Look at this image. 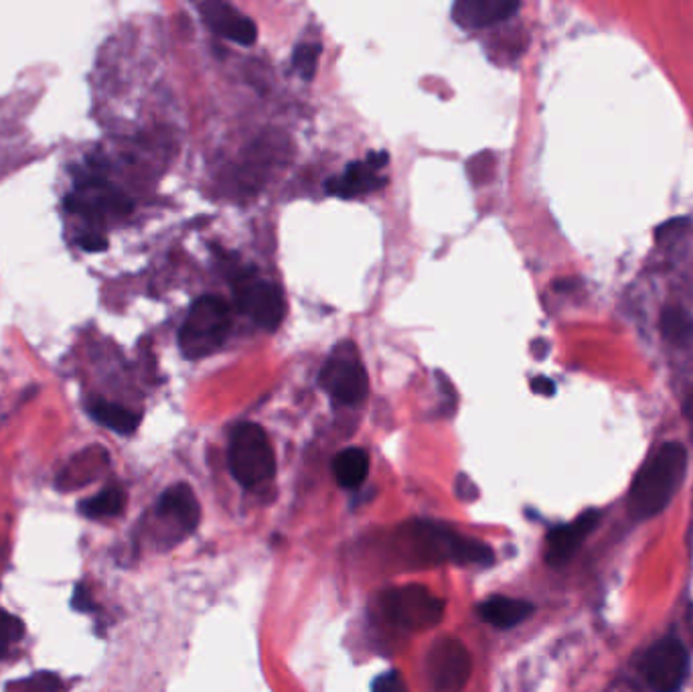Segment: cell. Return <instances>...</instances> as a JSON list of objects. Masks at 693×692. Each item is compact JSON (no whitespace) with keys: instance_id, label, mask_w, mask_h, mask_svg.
<instances>
[{"instance_id":"cell-27","label":"cell","mask_w":693,"mask_h":692,"mask_svg":"<svg viewBox=\"0 0 693 692\" xmlns=\"http://www.w3.org/2000/svg\"><path fill=\"white\" fill-rule=\"evenodd\" d=\"M366 163H368L371 169L378 171V169H383V167L390 163V155H387L385 151H382V153H369Z\"/></svg>"},{"instance_id":"cell-4","label":"cell","mask_w":693,"mask_h":692,"mask_svg":"<svg viewBox=\"0 0 693 692\" xmlns=\"http://www.w3.org/2000/svg\"><path fill=\"white\" fill-rule=\"evenodd\" d=\"M416 542L426 559L451 561L456 564H491L495 554L485 542L456 534L434 522H420L414 526Z\"/></svg>"},{"instance_id":"cell-9","label":"cell","mask_w":693,"mask_h":692,"mask_svg":"<svg viewBox=\"0 0 693 692\" xmlns=\"http://www.w3.org/2000/svg\"><path fill=\"white\" fill-rule=\"evenodd\" d=\"M238 305L266 332H276L284 319V297L268 281H243L238 285Z\"/></svg>"},{"instance_id":"cell-17","label":"cell","mask_w":693,"mask_h":692,"mask_svg":"<svg viewBox=\"0 0 693 692\" xmlns=\"http://www.w3.org/2000/svg\"><path fill=\"white\" fill-rule=\"evenodd\" d=\"M89 415L92 419L98 420L101 427L118 434H132L141 425V417L136 413H132L130 408H124L120 404L106 403V401H96L92 404Z\"/></svg>"},{"instance_id":"cell-7","label":"cell","mask_w":693,"mask_h":692,"mask_svg":"<svg viewBox=\"0 0 693 692\" xmlns=\"http://www.w3.org/2000/svg\"><path fill=\"white\" fill-rule=\"evenodd\" d=\"M319 382L331 394V398L339 404L359 406L368 398V372L355 354L345 351L331 356L321 370Z\"/></svg>"},{"instance_id":"cell-12","label":"cell","mask_w":693,"mask_h":692,"mask_svg":"<svg viewBox=\"0 0 693 692\" xmlns=\"http://www.w3.org/2000/svg\"><path fill=\"white\" fill-rule=\"evenodd\" d=\"M598 524V512L590 510L582 514L581 518L553 528L546 538V561L550 564H564L572 559L586 536L593 533Z\"/></svg>"},{"instance_id":"cell-2","label":"cell","mask_w":693,"mask_h":692,"mask_svg":"<svg viewBox=\"0 0 693 692\" xmlns=\"http://www.w3.org/2000/svg\"><path fill=\"white\" fill-rule=\"evenodd\" d=\"M231 332V307L217 295H203L191 305L179 330L184 358L201 360L224 346Z\"/></svg>"},{"instance_id":"cell-24","label":"cell","mask_w":693,"mask_h":692,"mask_svg":"<svg viewBox=\"0 0 693 692\" xmlns=\"http://www.w3.org/2000/svg\"><path fill=\"white\" fill-rule=\"evenodd\" d=\"M77 244L85 252H104L108 248V240L99 234H85L77 240Z\"/></svg>"},{"instance_id":"cell-16","label":"cell","mask_w":693,"mask_h":692,"mask_svg":"<svg viewBox=\"0 0 693 692\" xmlns=\"http://www.w3.org/2000/svg\"><path fill=\"white\" fill-rule=\"evenodd\" d=\"M333 474L345 490L359 488L369 476V455L366 449H343L333 460Z\"/></svg>"},{"instance_id":"cell-23","label":"cell","mask_w":693,"mask_h":692,"mask_svg":"<svg viewBox=\"0 0 693 692\" xmlns=\"http://www.w3.org/2000/svg\"><path fill=\"white\" fill-rule=\"evenodd\" d=\"M371 692H408V687H406V680L402 678V675L392 670L373 682V691Z\"/></svg>"},{"instance_id":"cell-28","label":"cell","mask_w":693,"mask_h":692,"mask_svg":"<svg viewBox=\"0 0 693 692\" xmlns=\"http://www.w3.org/2000/svg\"><path fill=\"white\" fill-rule=\"evenodd\" d=\"M683 415H685V419L690 422V429H692L693 434V392L690 394V398L685 401V404H683Z\"/></svg>"},{"instance_id":"cell-6","label":"cell","mask_w":693,"mask_h":692,"mask_svg":"<svg viewBox=\"0 0 693 692\" xmlns=\"http://www.w3.org/2000/svg\"><path fill=\"white\" fill-rule=\"evenodd\" d=\"M428 672L437 692H463L473 672L470 652L461 640L442 637L428 652Z\"/></svg>"},{"instance_id":"cell-10","label":"cell","mask_w":693,"mask_h":692,"mask_svg":"<svg viewBox=\"0 0 693 692\" xmlns=\"http://www.w3.org/2000/svg\"><path fill=\"white\" fill-rule=\"evenodd\" d=\"M203 21L210 25V29L215 31L217 35L226 37L229 41H236L243 47H250L258 39V27H255L252 19H246L240 11H236L231 4L212 0V2H203L199 7Z\"/></svg>"},{"instance_id":"cell-3","label":"cell","mask_w":693,"mask_h":692,"mask_svg":"<svg viewBox=\"0 0 693 692\" xmlns=\"http://www.w3.org/2000/svg\"><path fill=\"white\" fill-rule=\"evenodd\" d=\"M229 469L246 488L270 481L276 474V455L266 431L255 422H241L229 441Z\"/></svg>"},{"instance_id":"cell-21","label":"cell","mask_w":693,"mask_h":692,"mask_svg":"<svg viewBox=\"0 0 693 692\" xmlns=\"http://www.w3.org/2000/svg\"><path fill=\"white\" fill-rule=\"evenodd\" d=\"M25 635V623L0 609V658Z\"/></svg>"},{"instance_id":"cell-11","label":"cell","mask_w":693,"mask_h":692,"mask_svg":"<svg viewBox=\"0 0 693 692\" xmlns=\"http://www.w3.org/2000/svg\"><path fill=\"white\" fill-rule=\"evenodd\" d=\"M522 9L515 0H456L453 21L463 29H485L507 21Z\"/></svg>"},{"instance_id":"cell-15","label":"cell","mask_w":693,"mask_h":692,"mask_svg":"<svg viewBox=\"0 0 693 692\" xmlns=\"http://www.w3.org/2000/svg\"><path fill=\"white\" fill-rule=\"evenodd\" d=\"M531 613H534L531 604H527L524 599L503 597V595L489 597L487 601H482L481 606H479L481 620L487 621L489 625H495L499 630L513 628V625L527 620Z\"/></svg>"},{"instance_id":"cell-22","label":"cell","mask_w":693,"mask_h":692,"mask_svg":"<svg viewBox=\"0 0 693 692\" xmlns=\"http://www.w3.org/2000/svg\"><path fill=\"white\" fill-rule=\"evenodd\" d=\"M688 226H690V222L688 219H683V217H676V219H669L666 224H661L659 228H657V242H671V240H676V238H680L683 231L688 230Z\"/></svg>"},{"instance_id":"cell-26","label":"cell","mask_w":693,"mask_h":692,"mask_svg":"<svg viewBox=\"0 0 693 692\" xmlns=\"http://www.w3.org/2000/svg\"><path fill=\"white\" fill-rule=\"evenodd\" d=\"M531 390L539 396H553L555 394V384L546 375H538L531 380Z\"/></svg>"},{"instance_id":"cell-8","label":"cell","mask_w":693,"mask_h":692,"mask_svg":"<svg viewBox=\"0 0 693 692\" xmlns=\"http://www.w3.org/2000/svg\"><path fill=\"white\" fill-rule=\"evenodd\" d=\"M690 656L683 644L669 637L649 648L643 660V675L655 692H678L688 677Z\"/></svg>"},{"instance_id":"cell-5","label":"cell","mask_w":693,"mask_h":692,"mask_svg":"<svg viewBox=\"0 0 693 692\" xmlns=\"http://www.w3.org/2000/svg\"><path fill=\"white\" fill-rule=\"evenodd\" d=\"M383 611L404 630H428L444 618V601L425 585H404L383 595Z\"/></svg>"},{"instance_id":"cell-1","label":"cell","mask_w":693,"mask_h":692,"mask_svg":"<svg viewBox=\"0 0 693 692\" xmlns=\"http://www.w3.org/2000/svg\"><path fill=\"white\" fill-rule=\"evenodd\" d=\"M688 467V451L680 443H667L641 467L631 488V512L652 518L671 502Z\"/></svg>"},{"instance_id":"cell-19","label":"cell","mask_w":693,"mask_h":692,"mask_svg":"<svg viewBox=\"0 0 693 692\" xmlns=\"http://www.w3.org/2000/svg\"><path fill=\"white\" fill-rule=\"evenodd\" d=\"M124 505H127L124 491L120 488H108V490L99 491L98 496L82 502L80 510L87 518H108V516L120 514Z\"/></svg>"},{"instance_id":"cell-20","label":"cell","mask_w":693,"mask_h":692,"mask_svg":"<svg viewBox=\"0 0 693 692\" xmlns=\"http://www.w3.org/2000/svg\"><path fill=\"white\" fill-rule=\"evenodd\" d=\"M319 58H321V45H297V49H295V56H292V65L297 68V72L302 75V80H304V82H311L312 77H314Z\"/></svg>"},{"instance_id":"cell-25","label":"cell","mask_w":693,"mask_h":692,"mask_svg":"<svg viewBox=\"0 0 693 692\" xmlns=\"http://www.w3.org/2000/svg\"><path fill=\"white\" fill-rule=\"evenodd\" d=\"M71 606H73V609H77V611H84V613L92 609V601H89V595H87L85 585H77V587H75Z\"/></svg>"},{"instance_id":"cell-18","label":"cell","mask_w":693,"mask_h":692,"mask_svg":"<svg viewBox=\"0 0 693 692\" xmlns=\"http://www.w3.org/2000/svg\"><path fill=\"white\" fill-rule=\"evenodd\" d=\"M661 333L669 344L685 346L693 337V318L681 307H667L661 313Z\"/></svg>"},{"instance_id":"cell-14","label":"cell","mask_w":693,"mask_h":692,"mask_svg":"<svg viewBox=\"0 0 693 692\" xmlns=\"http://www.w3.org/2000/svg\"><path fill=\"white\" fill-rule=\"evenodd\" d=\"M158 514L172 520L184 533H193L201 520V508L193 490L187 484H177L160 496Z\"/></svg>"},{"instance_id":"cell-13","label":"cell","mask_w":693,"mask_h":692,"mask_svg":"<svg viewBox=\"0 0 693 692\" xmlns=\"http://www.w3.org/2000/svg\"><path fill=\"white\" fill-rule=\"evenodd\" d=\"M387 179L380 177L366 160H354L339 177H333L325 183L326 193L340 200H354L357 195L373 193L385 188Z\"/></svg>"}]
</instances>
